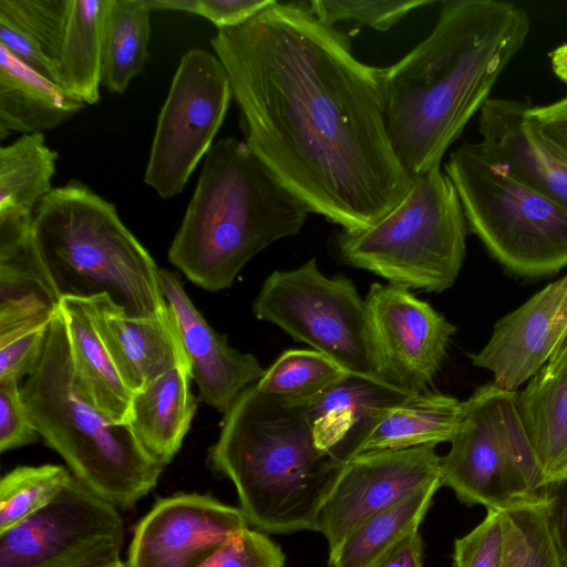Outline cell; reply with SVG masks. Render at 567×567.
Listing matches in <instances>:
<instances>
[{
    "instance_id": "cell-27",
    "label": "cell",
    "mask_w": 567,
    "mask_h": 567,
    "mask_svg": "<svg viewBox=\"0 0 567 567\" xmlns=\"http://www.w3.org/2000/svg\"><path fill=\"white\" fill-rule=\"evenodd\" d=\"M463 402L424 392L391 409L377 424L360 453L435 446L451 442L462 423Z\"/></svg>"
},
{
    "instance_id": "cell-33",
    "label": "cell",
    "mask_w": 567,
    "mask_h": 567,
    "mask_svg": "<svg viewBox=\"0 0 567 567\" xmlns=\"http://www.w3.org/2000/svg\"><path fill=\"white\" fill-rule=\"evenodd\" d=\"M68 10L69 0H0V22L30 39L56 68Z\"/></svg>"
},
{
    "instance_id": "cell-11",
    "label": "cell",
    "mask_w": 567,
    "mask_h": 567,
    "mask_svg": "<svg viewBox=\"0 0 567 567\" xmlns=\"http://www.w3.org/2000/svg\"><path fill=\"white\" fill-rule=\"evenodd\" d=\"M233 96L228 74L209 52H186L158 115L144 181L162 198L178 195L213 146Z\"/></svg>"
},
{
    "instance_id": "cell-37",
    "label": "cell",
    "mask_w": 567,
    "mask_h": 567,
    "mask_svg": "<svg viewBox=\"0 0 567 567\" xmlns=\"http://www.w3.org/2000/svg\"><path fill=\"white\" fill-rule=\"evenodd\" d=\"M53 317L0 332V380L19 381L37 368Z\"/></svg>"
},
{
    "instance_id": "cell-17",
    "label": "cell",
    "mask_w": 567,
    "mask_h": 567,
    "mask_svg": "<svg viewBox=\"0 0 567 567\" xmlns=\"http://www.w3.org/2000/svg\"><path fill=\"white\" fill-rule=\"evenodd\" d=\"M159 284L176 320L198 400L225 413L266 370L252 354L231 348L227 337L208 324L174 272L159 269Z\"/></svg>"
},
{
    "instance_id": "cell-42",
    "label": "cell",
    "mask_w": 567,
    "mask_h": 567,
    "mask_svg": "<svg viewBox=\"0 0 567 567\" xmlns=\"http://www.w3.org/2000/svg\"><path fill=\"white\" fill-rule=\"evenodd\" d=\"M527 117L546 143L567 159V95L549 104L529 105Z\"/></svg>"
},
{
    "instance_id": "cell-34",
    "label": "cell",
    "mask_w": 567,
    "mask_h": 567,
    "mask_svg": "<svg viewBox=\"0 0 567 567\" xmlns=\"http://www.w3.org/2000/svg\"><path fill=\"white\" fill-rule=\"evenodd\" d=\"M504 514L507 527L504 567H560L542 503L513 508Z\"/></svg>"
},
{
    "instance_id": "cell-28",
    "label": "cell",
    "mask_w": 567,
    "mask_h": 567,
    "mask_svg": "<svg viewBox=\"0 0 567 567\" xmlns=\"http://www.w3.org/2000/svg\"><path fill=\"white\" fill-rule=\"evenodd\" d=\"M58 153L44 135L25 134L0 148V221H31L51 188Z\"/></svg>"
},
{
    "instance_id": "cell-22",
    "label": "cell",
    "mask_w": 567,
    "mask_h": 567,
    "mask_svg": "<svg viewBox=\"0 0 567 567\" xmlns=\"http://www.w3.org/2000/svg\"><path fill=\"white\" fill-rule=\"evenodd\" d=\"M516 403L545 483L567 476V354L530 378Z\"/></svg>"
},
{
    "instance_id": "cell-12",
    "label": "cell",
    "mask_w": 567,
    "mask_h": 567,
    "mask_svg": "<svg viewBox=\"0 0 567 567\" xmlns=\"http://www.w3.org/2000/svg\"><path fill=\"white\" fill-rule=\"evenodd\" d=\"M117 508L72 475L56 497L0 534V567H94L120 558Z\"/></svg>"
},
{
    "instance_id": "cell-2",
    "label": "cell",
    "mask_w": 567,
    "mask_h": 567,
    "mask_svg": "<svg viewBox=\"0 0 567 567\" xmlns=\"http://www.w3.org/2000/svg\"><path fill=\"white\" fill-rule=\"evenodd\" d=\"M529 31L527 11L515 3L445 1L432 32L380 69L388 134L411 178L441 165Z\"/></svg>"
},
{
    "instance_id": "cell-18",
    "label": "cell",
    "mask_w": 567,
    "mask_h": 567,
    "mask_svg": "<svg viewBox=\"0 0 567 567\" xmlns=\"http://www.w3.org/2000/svg\"><path fill=\"white\" fill-rule=\"evenodd\" d=\"M97 332L133 395L164 373L188 363L173 312L132 317L107 296L89 298Z\"/></svg>"
},
{
    "instance_id": "cell-16",
    "label": "cell",
    "mask_w": 567,
    "mask_h": 567,
    "mask_svg": "<svg viewBox=\"0 0 567 567\" xmlns=\"http://www.w3.org/2000/svg\"><path fill=\"white\" fill-rule=\"evenodd\" d=\"M567 334V274L547 285L494 326L472 363L494 375L499 388L516 392L533 378Z\"/></svg>"
},
{
    "instance_id": "cell-6",
    "label": "cell",
    "mask_w": 567,
    "mask_h": 567,
    "mask_svg": "<svg viewBox=\"0 0 567 567\" xmlns=\"http://www.w3.org/2000/svg\"><path fill=\"white\" fill-rule=\"evenodd\" d=\"M21 391L40 435L91 492L116 508L131 509L156 486L164 466L128 425L111 423L76 390L60 309L41 360Z\"/></svg>"
},
{
    "instance_id": "cell-45",
    "label": "cell",
    "mask_w": 567,
    "mask_h": 567,
    "mask_svg": "<svg viewBox=\"0 0 567 567\" xmlns=\"http://www.w3.org/2000/svg\"><path fill=\"white\" fill-rule=\"evenodd\" d=\"M548 56L555 75L567 83V42L551 50Z\"/></svg>"
},
{
    "instance_id": "cell-35",
    "label": "cell",
    "mask_w": 567,
    "mask_h": 567,
    "mask_svg": "<svg viewBox=\"0 0 567 567\" xmlns=\"http://www.w3.org/2000/svg\"><path fill=\"white\" fill-rule=\"evenodd\" d=\"M429 0H313L307 2L312 14L323 24L352 21L385 31L414 9L431 4Z\"/></svg>"
},
{
    "instance_id": "cell-9",
    "label": "cell",
    "mask_w": 567,
    "mask_h": 567,
    "mask_svg": "<svg viewBox=\"0 0 567 567\" xmlns=\"http://www.w3.org/2000/svg\"><path fill=\"white\" fill-rule=\"evenodd\" d=\"M442 484L467 505L506 512L543 503L546 483L523 426L516 392L484 384L463 401V417L441 457Z\"/></svg>"
},
{
    "instance_id": "cell-21",
    "label": "cell",
    "mask_w": 567,
    "mask_h": 567,
    "mask_svg": "<svg viewBox=\"0 0 567 567\" xmlns=\"http://www.w3.org/2000/svg\"><path fill=\"white\" fill-rule=\"evenodd\" d=\"M73 381L90 405L113 424H128L133 393L121 379L99 332L87 299L61 298Z\"/></svg>"
},
{
    "instance_id": "cell-13",
    "label": "cell",
    "mask_w": 567,
    "mask_h": 567,
    "mask_svg": "<svg viewBox=\"0 0 567 567\" xmlns=\"http://www.w3.org/2000/svg\"><path fill=\"white\" fill-rule=\"evenodd\" d=\"M375 375L424 393L456 328L409 288L374 282L364 299Z\"/></svg>"
},
{
    "instance_id": "cell-20",
    "label": "cell",
    "mask_w": 567,
    "mask_h": 567,
    "mask_svg": "<svg viewBox=\"0 0 567 567\" xmlns=\"http://www.w3.org/2000/svg\"><path fill=\"white\" fill-rule=\"evenodd\" d=\"M417 394L374 375L350 373L305 406L319 449L344 464L391 409Z\"/></svg>"
},
{
    "instance_id": "cell-47",
    "label": "cell",
    "mask_w": 567,
    "mask_h": 567,
    "mask_svg": "<svg viewBox=\"0 0 567 567\" xmlns=\"http://www.w3.org/2000/svg\"><path fill=\"white\" fill-rule=\"evenodd\" d=\"M94 567H126V564L122 561L120 558L103 563L101 565L94 566Z\"/></svg>"
},
{
    "instance_id": "cell-41",
    "label": "cell",
    "mask_w": 567,
    "mask_h": 567,
    "mask_svg": "<svg viewBox=\"0 0 567 567\" xmlns=\"http://www.w3.org/2000/svg\"><path fill=\"white\" fill-rule=\"evenodd\" d=\"M275 0H192L189 13L202 16L218 30L240 25Z\"/></svg>"
},
{
    "instance_id": "cell-3",
    "label": "cell",
    "mask_w": 567,
    "mask_h": 567,
    "mask_svg": "<svg viewBox=\"0 0 567 567\" xmlns=\"http://www.w3.org/2000/svg\"><path fill=\"white\" fill-rule=\"evenodd\" d=\"M207 464L234 484L248 524L271 534L313 530L343 466L317 445L305 405L256 384L224 413Z\"/></svg>"
},
{
    "instance_id": "cell-10",
    "label": "cell",
    "mask_w": 567,
    "mask_h": 567,
    "mask_svg": "<svg viewBox=\"0 0 567 567\" xmlns=\"http://www.w3.org/2000/svg\"><path fill=\"white\" fill-rule=\"evenodd\" d=\"M252 312L349 372L377 377L364 299L351 279L323 275L316 258L270 274Z\"/></svg>"
},
{
    "instance_id": "cell-5",
    "label": "cell",
    "mask_w": 567,
    "mask_h": 567,
    "mask_svg": "<svg viewBox=\"0 0 567 567\" xmlns=\"http://www.w3.org/2000/svg\"><path fill=\"white\" fill-rule=\"evenodd\" d=\"M31 234L60 298L105 295L132 317L168 309L154 259L115 207L85 185L70 182L43 197Z\"/></svg>"
},
{
    "instance_id": "cell-19",
    "label": "cell",
    "mask_w": 567,
    "mask_h": 567,
    "mask_svg": "<svg viewBox=\"0 0 567 567\" xmlns=\"http://www.w3.org/2000/svg\"><path fill=\"white\" fill-rule=\"evenodd\" d=\"M529 104L489 97L478 116L480 144L495 162L567 209V159L529 122Z\"/></svg>"
},
{
    "instance_id": "cell-46",
    "label": "cell",
    "mask_w": 567,
    "mask_h": 567,
    "mask_svg": "<svg viewBox=\"0 0 567 567\" xmlns=\"http://www.w3.org/2000/svg\"><path fill=\"white\" fill-rule=\"evenodd\" d=\"M567 354V334L548 362H555Z\"/></svg>"
},
{
    "instance_id": "cell-7",
    "label": "cell",
    "mask_w": 567,
    "mask_h": 567,
    "mask_svg": "<svg viewBox=\"0 0 567 567\" xmlns=\"http://www.w3.org/2000/svg\"><path fill=\"white\" fill-rule=\"evenodd\" d=\"M402 203L374 225L342 230V262L388 284L441 292L453 286L466 250V219L450 177L440 166L412 178Z\"/></svg>"
},
{
    "instance_id": "cell-26",
    "label": "cell",
    "mask_w": 567,
    "mask_h": 567,
    "mask_svg": "<svg viewBox=\"0 0 567 567\" xmlns=\"http://www.w3.org/2000/svg\"><path fill=\"white\" fill-rule=\"evenodd\" d=\"M112 0H69L56 83L85 104L100 100L102 50Z\"/></svg>"
},
{
    "instance_id": "cell-43",
    "label": "cell",
    "mask_w": 567,
    "mask_h": 567,
    "mask_svg": "<svg viewBox=\"0 0 567 567\" xmlns=\"http://www.w3.org/2000/svg\"><path fill=\"white\" fill-rule=\"evenodd\" d=\"M0 45L30 69L58 84L55 64L30 39L4 22H0Z\"/></svg>"
},
{
    "instance_id": "cell-38",
    "label": "cell",
    "mask_w": 567,
    "mask_h": 567,
    "mask_svg": "<svg viewBox=\"0 0 567 567\" xmlns=\"http://www.w3.org/2000/svg\"><path fill=\"white\" fill-rule=\"evenodd\" d=\"M200 567H286L280 546L249 527L219 548Z\"/></svg>"
},
{
    "instance_id": "cell-39",
    "label": "cell",
    "mask_w": 567,
    "mask_h": 567,
    "mask_svg": "<svg viewBox=\"0 0 567 567\" xmlns=\"http://www.w3.org/2000/svg\"><path fill=\"white\" fill-rule=\"evenodd\" d=\"M39 430L24 403L17 380H0V451L37 442Z\"/></svg>"
},
{
    "instance_id": "cell-25",
    "label": "cell",
    "mask_w": 567,
    "mask_h": 567,
    "mask_svg": "<svg viewBox=\"0 0 567 567\" xmlns=\"http://www.w3.org/2000/svg\"><path fill=\"white\" fill-rule=\"evenodd\" d=\"M31 227L0 230L1 329L51 317L59 309L61 298L35 249Z\"/></svg>"
},
{
    "instance_id": "cell-44",
    "label": "cell",
    "mask_w": 567,
    "mask_h": 567,
    "mask_svg": "<svg viewBox=\"0 0 567 567\" xmlns=\"http://www.w3.org/2000/svg\"><path fill=\"white\" fill-rule=\"evenodd\" d=\"M423 544L420 533H414L386 553L371 567H422Z\"/></svg>"
},
{
    "instance_id": "cell-31",
    "label": "cell",
    "mask_w": 567,
    "mask_h": 567,
    "mask_svg": "<svg viewBox=\"0 0 567 567\" xmlns=\"http://www.w3.org/2000/svg\"><path fill=\"white\" fill-rule=\"evenodd\" d=\"M350 373L319 351L290 349L255 384L262 393L306 405Z\"/></svg>"
},
{
    "instance_id": "cell-8",
    "label": "cell",
    "mask_w": 567,
    "mask_h": 567,
    "mask_svg": "<svg viewBox=\"0 0 567 567\" xmlns=\"http://www.w3.org/2000/svg\"><path fill=\"white\" fill-rule=\"evenodd\" d=\"M470 230L509 272L553 275L567 266V209L492 159L480 142L445 164Z\"/></svg>"
},
{
    "instance_id": "cell-4",
    "label": "cell",
    "mask_w": 567,
    "mask_h": 567,
    "mask_svg": "<svg viewBox=\"0 0 567 567\" xmlns=\"http://www.w3.org/2000/svg\"><path fill=\"white\" fill-rule=\"evenodd\" d=\"M204 159L168 259L192 282L218 291L267 246L299 234L310 210L246 142L223 138Z\"/></svg>"
},
{
    "instance_id": "cell-30",
    "label": "cell",
    "mask_w": 567,
    "mask_h": 567,
    "mask_svg": "<svg viewBox=\"0 0 567 567\" xmlns=\"http://www.w3.org/2000/svg\"><path fill=\"white\" fill-rule=\"evenodd\" d=\"M150 8L145 0H112L106 17L101 84L124 93L148 59Z\"/></svg>"
},
{
    "instance_id": "cell-29",
    "label": "cell",
    "mask_w": 567,
    "mask_h": 567,
    "mask_svg": "<svg viewBox=\"0 0 567 567\" xmlns=\"http://www.w3.org/2000/svg\"><path fill=\"white\" fill-rule=\"evenodd\" d=\"M442 485V481H436L363 520L329 556V567H371L419 532L433 496Z\"/></svg>"
},
{
    "instance_id": "cell-24",
    "label": "cell",
    "mask_w": 567,
    "mask_h": 567,
    "mask_svg": "<svg viewBox=\"0 0 567 567\" xmlns=\"http://www.w3.org/2000/svg\"><path fill=\"white\" fill-rule=\"evenodd\" d=\"M192 379L189 363L181 364L133 395L127 425L163 466L179 451L196 413Z\"/></svg>"
},
{
    "instance_id": "cell-23",
    "label": "cell",
    "mask_w": 567,
    "mask_h": 567,
    "mask_svg": "<svg viewBox=\"0 0 567 567\" xmlns=\"http://www.w3.org/2000/svg\"><path fill=\"white\" fill-rule=\"evenodd\" d=\"M85 103L43 78L0 45V140L11 132L43 134Z\"/></svg>"
},
{
    "instance_id": "cell-32",
    "label": "cell",
    "mask_w": 567,
    "mask_h": 567,
    "mask_svg": "<svg viewBox=\"0 0 567 567\" xmlns=\"http://www.w3.org/2000/svg\"><path fill=\"white\" fill-rule=\"evenodd\" d=\"M72 474L63 466H19L0 481V534L51 503Z\"/></svg>"
},
{
    "instance_id": "cell-14",
    "label": "cell",
    "mask_w": 567,
    "mask_h": 567,
    "mask_svg": "<svg viewBox=\"0 0 567 567\" xmlns=\"http://www.w3.org/2000/svg\"><path fill=\"white\" fill-rule=\"evenodd\" d=\"M436 481L441 457L434 446L358 454L343 464L313 530L324 536L331 556L363 520Z\"/></svg>"
},
{
    "instance_id": "cell-36",
    "label": "cell",
    "mask_w": 567,
    "mask_h": 567,
    "mask_svg": "<svg viewBox=\"0 0 567 567\" xmlns=\"http://www.w3.org/2000/svg\"><path fill=\"white\" fill-rule=\"evenodd\" d=\"M507 527L504 512L487 509L486 517L454 543V567H504Z\"/></svg>"
},
{
    "instance_id": "cell-15",
    "label": "cell",
    "mask_w": 567,
    "mask_h": 567,
    "mask_svg": "<svg viewBox=\"0 0 567 567\" xmlns=\"http://www.w3.org/2000/svg\"><path fill=\"white\" fill-rule=\"evenodd\" d=\"M249 524L240 509L213 496L158 498L137 523L126 567H200Z\"/></svg>"
},
{
    "instance_id": "cell-1",
    "label": "cell",
    "mask_w": 567,
    "mask_h": 567,
    "mask_svg": "<svg viewBox=\"0 0 567 567\" xmlns=\"http://www.w3.org/2000/svg\"><path fill=\"white\" fill-rule=\"evenodd\" d=\"M212 45L245 142L310 213L360 230L402 203L413 181L388 134L380 69L307 2L276 1Z\"/></svg>"
},
{
    "instance_id": "cell-40",
    "label": "cell",
    "mask_w": 567,
    "mask_h": 567,
    "mask_svg": "<svg viewBox=\"0 0 567 567\" xmlns=\"http://www.w3.org/2000/svg\"><path fill=\"white\" fill-rule=\"evenodd\" d=\"M545 523L560 567H567V476L545 486Z\"/></svg>"
}]
</instances>
